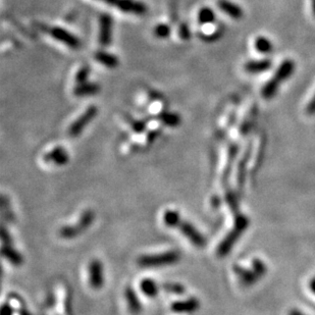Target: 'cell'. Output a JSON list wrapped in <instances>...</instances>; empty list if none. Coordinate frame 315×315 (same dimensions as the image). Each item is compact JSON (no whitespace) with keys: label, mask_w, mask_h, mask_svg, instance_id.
Listing matches in <instances>:
<instances>
[{"label":"cell","mask_w":315,"mask_h":315,"mask_svg":"<svg viewBox=\"0 0 315 315\" xmlns=\"http://www.w3.org/2000/svg\"><path fill=\"white\" fill-rule=\"evenodd\" d=\"M310 288H311L312 292L315 294V279L310 283Z\"/></svg>","instance_id":"cell-30"},{"label":"cell","mask_w":315,"mask_h":315,"mask_svg":"<svg viewBox=\"0 0 315 315\" xmlns=\"http://www.w3.org/2000/svg\"><path fill=\"white\" fill-rule=\"evenodd\" d=\"M295 71V63L291 60L284 61L270 80L264 85L262 96L265 99H271L279 90V87L292 76Z\"/></svg>","instance_id":"cell-1"},{"label":"cell","mask_w":315,"mask_h":315,"mask_svg":"<svg viewBox=\"0 0 315 315\" xmlns=\"http://www.w3.org/2000/svg\"><path fill=\"white\" fill-rule=\"evenodd\" d=\"M95 113H96V110L94 107L88 108V110L81 116H79L78 119L70 126L68 134H70L72 137H77L78 135H80L85 129V126L92 121Z\"/></svg>","instance_id":"cell-7"},{"label":"cell","mask_w":315,"mask_h":315,"mask_svg":"<svg viewBox=\"0 0 315 315\" xmlns=\"http://www.w3.org/2000/svg\"><path fill=\"white\" fill-rule=\"evenodd\" d=\"M88 278H89V284L92 289L99 290L103 287V265L100 260L94 259L88 265Z\"/></svg>","instance_id":"cell-5"},{"label":"cell","mask_w":315,"mask_h":315,"mask_svg":"<svg viewBox=\"0 0 315 315\" xmlns=\"http://www.w3.org/2000/svg\"><path fill=\"white\" fill-rule=\"evenodd\" d=\"M200 303L197 298H189L175 301L171 305V310L174 313H192L198 310Z\"/></svg>","instance_id":"cell-9"},{"label":"cell","mask_w":315,"mask_h":315,"mask_svg":"<svg viewBox=\"0 0 315 315\" xmlns=\"http://www.w3.org/2000/svg\"><path fill=\"white\" fill-rule=\"evenodd\" d=\"M162 289L170 294L183 295L185 293V287L179 283H165L162 284Z\"/></svg>","instance_id":"cell-21"},{"label":"cell","mask_w":315,"mask_h":315,"mask_svg":"<svg viewBox=\"0 0 315 315\" xmlns=\"http://www.w3.org/2000/svg\"><path fill=\"white\" fill-rule=\"evenodd\" d=\"M289 315H305V314L302 313V312H300V311H298V310H292Z\"/></svg>","instance_id":"cell-29"},{"label":"cell","mask_w":315,"mask_h":315,"mask_svg":"<svg viewBox=\"0 0 315 315\" xmlns=\"http://www.w3.org/2000/svg\"><path fill=\"white\" fill-rule=\"evenodd\" d=\"M215 15L213 11L208 7H204L199 12L198 15V22L200 25H207L214 22Z\"/></svg>","instance_id":"cell-20"},{"label":"cell","mask_w":315,"mask_h":315,"mask_svg":"<svg viewBox=\"0 0 315 315\" xmlns=\"http://www.w3.org/2000/svg\"><path fill=\"white\" fill-rule=\"evenodd\" d=\"M218 6L224 14H226L232 18L239 19L243 16L242 8L238 4L230 1V0H219Z\"/></svg>","instance_id":"cell-11"},{"label":"cell","mask_w":315,"mask_h":315,"mask_svg":"<svg viewBox=\"0 0 315 315\" xmlns=\"http://www.w3.org/2000/svg\"><path fill=\"white\" fill-rule=\"evenodd\" d=\"M248 226V220L246 216L239 214L237 218H236L235 220V226L233 231L226 236V237L222 240V242L220 244L218 247V255L220 256V257H223L226 254H228L231 249L233 248V246L235 245L236 241H237L242 233L247 229Z\"/></svg>","instance_id":"cell-4"},{"label":"cell","mask_w":315,"mask_h":315,"mask_svg":"<svg viewBox=\"0 0 315 315\" xmlns=\"http://www.w3.org/2000/svg\"><path fill=\"white\" fill-rule=\"evenodd\" d=\"M255 48L258 52L267 54L272 50V43L267 37H258L255 41Z\"/></svg>","instance_id":"cell-19"},{"label":"cell","mask_w":315,"mask_h":315,"mask_svg":"<svg viewBox=\"0 0 315 315\" xmlns=\"http://www.w3.org/2000/svg\"><path fill=\"white\" fill-rule=\"evenodd\" d=\"M306 112L310 115L312 114H315V94L313 95L312 97V99L309 101V103L307 104V107H306Z\"/></svg>","instance_id":"cell-28"},{"label":"cell","mask_w":315,"mask_h":315,"mask_svg":"<svg viewBox=\"0 0 315 315\" xmlns=\"http://www.w3.org/2000/svg\"><path fill=\"white\" fill-rule=\"evenodd\" d=\"M1 241L3 242V245H11L12 244V239L11 236L7 233L5 226H2V231H1Z\"/></svg>","instance_id":"cell-26"},{"label":"cell","mask_w":315,"mask_h":315,"mask_svg":"<svg viewBox=\"0 0 315 315\" xmlns=\"http://www.w3.org/2000/svg\"><path fill=\"white\" fill-rule=\"evenodd\" d=\"M226 201H228L229 205L231 206V208L233 211H238V204L237 201H236V197L233 193H226Z\"/></svg>","instance_id":"cell-25"},{"label":"cell","mask_w":315,"mask_h":315,"mask_svg":"<svg viewBox=\"0 0 315 315\" xmlns=\"http://www.w3.org/2000/svg\"><path fill=\"white\" fill-rule=\"evenodd\" d=\"M253 271L260 277V275H263L267 271V268H265V265L262 261L258 260V259H255L253 261Z\"/></svg>","instance_id":"cell-24"},{"label":"cell","mask_w":315,"mask_h":315,"mask_svg":"<svg viewBox=\"0 0 315 315\" xmlns=\"http://www.w3.org/2000/svg\"><path fill=\"white\" fill-rule=\"evenodd\" d=\"M250 156V147L248 151L246 152V154L243 156V158L241 159L239 165H238V181H239V185L240 187H242L243 183H244V176H245V169H246V164H247L248 158Z\"/></svg>","instance_id":"cell-22"},{"label":"cell","mask_w":315,"mask_h":315,"mask_svg":"<svg viewBox=\"0 0 315 315\" xmlns=\"http://www.w3.org/2000/svg\"><path fill=\"white\" fill-rule=\"evenodd\" d=\"M162 220L167 228L178 229L179 224L182 221V218L179 211H176L174 209H167L163 213Z\"/></svg>","instance_id":"cell-15"},{"label":"cell","mask_w":315,"mask_h":315,"mask_svg":"<svg viewBox=\"0 0 315 315\" xmlns=\"http://www.w3.org/2000/svg\"><path fill=\"white\" fill-rule=\"evenodd\" d=\"M96 61L97 62H100L103 65H107V66H115L117 62L115 60V57L111 56L110 54H107V53H98L96 55Z\"/></svg>","instance_id":"cell-23"},{"label":"cell","mask_w":315,"mask_h":315,"mask_svg":"<svg viewBox=\"0 0 315 315\" xmlns=\"http://www.w3.org/2000/svg\"><path fill=\"white\" fill-rule=\"evenodd\" d=\"M181 254L175 250H169L161 253L145 254L138 257L137 263L145 268H153L173 265L180 261Z\"/></svg>","instance_id":"cell-2"},{"label":"cell","mask_w":315,"mask_h":315,"mask_svg":"<svg viewBox=\"0 0 315 315\" xmlns=\"http://www.w3.org/2000/svg\"><path fill=\"white\" fill-rule=\"evenodd\" d=\"M101 28L99 33V42L101 44H107L110 40V27L111 22L108 19V17H104L101 19Z\"/></svg>","instance_id":"cell-17"},{"label":"cell","mask_w":315,"mask_h":315,"mask_svg":"<svg viewBox=\"0 0 315 315\" xmlns=\"http://www.w3.org/2000/svg\"><path fill=\"white\" fill-rule=\"evenodd\" d=\"M95 220V213L93 210L88 209L82 213L80 219L75 223L63 226V228L58 232L60 237L65 240H71L77 238L78 236H80L86 230H88L92 225Z\"/></svg>","instance_id":"cell-3"},{"label":"cell","mask_w":315,"mask_h":315,"mask_svg":"<svg viewBox=\"0 0 315 315\" xmlns=\"http://www.w3.org/2000/svg\"><path fill=\"white\" fill-rule=\"evenodd\" d=\"M140 290L142 291V293L145 295V296L149 298H154L158 295L159 288L155 281L149 278H146L140 282Z\"/></svg>","instance_id":"cell-14"},{"label":"cell","mask_w":315,"mask_h":315,"mask_svg":"<svg viewBox=\"0 0 315 315\" xmlns=\"http://www.w3.org/2000/svg\"><path fill=\"white\" fill-rule=\"evenodd\" d=\"M235 272L238 274V277L240 278L241 282L246 284V285H249L252 284L256 282V280L258 279V275L256 274L254 271H250L248 269H245L241 267H235L234 268Z\"/></svg>","instance_id":"cell-16"},{"label":"cell","mask_w":315,"mask_h":315,"mask_svg":"<svg viewBox=\"0 0 315 315\" xmlns=\"http://www.w3.org/2000/svg\"><path fill=\"white\" fill-rule=\"evenodd\" d=\"M43 159L46 163L62 166L68 162L70 156H68L67 151L63 148V147L57 146L52 150L46 152V154L43 156Z\"/></svg>","instance_id":"cell-8"},{"label":"cell","mask_w":315,"mask_h":315,"mask_svg":"<svg viewBox=\"0 0 315 315\" xmlns=\"http://www.w3.org/2000/svg\"><path fill=\"white\" fill-rule=\"evenodd\" d=\"M178 229L181 231L185 238L188 239L194 246L198 248H202L206 244V240L202 236V234L197 230L193 224L188 221H181Z\"/></svg>","instance_id":"cell-6"},{"label":"cell","mask_w":315,"mask_h":315,"mask_svg":"<svg viewBox=\"0 0 315 315\" xmlns=\"http://www.w3.org/2000/svg\"><path fill=\"white\" fill-rule=\"evenodd\" d=\"M256 111H257V110H256V106L255 105H252L250 107V110H248L247 114H246V117L244 119L241 126H240V132L241 134H247L248 131L250 130V126L251 125L253 124L254 122V119H255V116H256Z\"/></svg>","instance_id":"cell-18"},{"label":"cell","mask_w":315,"mask_h":315,"mask_svg":"<svg viewBox=\"0 0 315 315\" xmlns=\"http://www.w3.org/2000/svg\"><path fill=\"white\" fill-rule=\"evenodd\" d=\"M1 254L3 257L14 265H21L24 261L22 254L17 252L12 245H3L1 249Z\"/></svg>","instance_id":"cell-13"},{"label":"cell","mask_w":315,"mask_h":315,"mask_svg":"<svg viewBox=\"0 0 315 315\" xmlns=\"http://www.w3.org/2000/svg\"><path fill=\"white\" fill-rule=\"evenodd\" d=\"M14 307L11 306L8 303H5L1 307V315H14Z\"/></svg>","instance_id":"cell-27"},{"label":"cell","mask_w":315,"mask_h":315,"mask_svg":"<svg viewBox=\"0 0 315 315\" xmlns=\"http://www.w3.org/2000/svg\"><path fill=\"white\" fill-rule=\"evenodd\" d=\"M270 67L271 62L269 60H258L246 63L244 65V70L249 74H260L267 72Z\"/></svg>","instance_id":"cell-12"},{"label":"cell","mask_w":315,"mask_h":315,"mask_svg":"<svg viewBox=\"0 0 315 315\" xmlns=\"http://www.w3.org/2000/svg\"><path fill=\"white\" fill-rule=\"evenodd\" d=\"M125 298L129 307L130 312L133 314L140 313L142 310V304L141 301L138 297L136 291L132 287H126L125 290Z\"/></svg>","instance_id":"cell-10"},{"label":"cell","mask_w":315,"mask_h":315,"mask_svg":"<svg viewBox=\"0 0 315 315\" xmlns=\"http://www.w3.org/2000/svg\"><path fill=\"white\" fill-rule=\"evenodd\" d=\"M311 5H312V12L315 16V0H311Z\"/></svg>","instance_id":"cell-31"}]
</instances>
